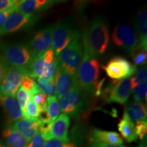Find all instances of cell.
<instances>
[{"instance_id": "obj_1", "label": "cell", "mask_w": 147, "mask_h": 147, "mask_svg": "<svg viewBox=\"0 0 147 147\" xmlns=\"http://www.w3.org/2000/svg\"><path fill=\"white\" fill-rule=\"evenodd\" d=\"M108 43L109 32L107 24L101 17L95 18L82 36L83 51L97 58L106 52Z\"/></svg>"}, {"instance_id": "obj_2", "label": "cell", "mask_w": 147, "mask_h": 147, "mask_svg": "<svg viewBox=\"0 0 147 147\" xmlns=\"http://www.w3.org/2000/svg\"><path fill=\"white\" fill-rule=\"evenodd\" d=\"M100 69V65L97 59L84 52L82 61L77 71L76 78L79 87L86 93L101 95L102 82L99 83L97 82Z\"/></svg>"}, {"instance_id": "obj_3", "label": "cell", "mask_w": 147, "mask_h": 147, "mask_svg": "<svg viewBox=\"0 0 147 147\" xmlns=\"http://www.w3.org/2000/svg\"><path fill=\"white\" fill-rule=\"evenodd\" d=\"M1 49L3 57L9 65L21 69L25 76L32 78V65L36 55L27 46L21 44L2 45Z\"/></svg>"}, {"instance_id": "obj_4", "label": "cell", "mask_w": 147, "mask_h": 147, "mask_svg": "<svg viewBox=\"0 0 147 147\" xmlns=\"http://www.w3.org/2000/svg\"><path fill=\"white\" fill-rule=\"evenodd\" d=\"M80 34L57 57L58 65L71 76L76 77L77 71L81 63L84 51L80 40Z\"/></svg>"}, {"instance_id": "obj_5", "label": "cell", "mask_w": 147, "mask_h": 147, "mask_svg": "<svg viewBox=\"0 0 147 147\" xmlns=\"http://www.w3.org/2000/svg\"><path fill=\"white\" fill-rule=\"evenodd\" d=\"M59 106L62 113L72 117H77L88 106L87 93L79 87L78 84L60 98Z\"/></svg>"}, {"instance_id": "obj_6", "label": "cell", "mask_w": 147, "mask_h": 147, "mask_svg": "<svg viewBox=\"0 0 147 147\" xmlns=\"http://www.w3.org/2000/svg\"><path fill=\"white\" fill-rule=\"evenodd\" d=\"M80 34L67 22L59 21L54 25L53 33L52 49L57 56Z\"/></svg>"}, {"instance_id": "obj_7", "label": "cell", "mask_w": 147, "mask_h": 147, "mask_svg": "<svg viewBox=\"0 0 147 147\" xmlns=\"http://www.w3.org/2000/svg\"><path fill=\"white\" fill-rule=\"evenodd\" d=\"M131 93V79L127 78L114 80L102 92V98L106 102L125 104Z\"/></svg>"}, {"instance_id": "obj_8", "label": "cell", "mask_w": 147, "mask_h": 147, "mask_svg": "<svg viewBox=\"0 0 147 147\" xmlns=\"http://www.w3.org/2000/svg\"><path fill=\"white\" fill-rule=\"evenodd\" d=\"M103 69L110 78L115 80L129 78L136 72V66L130 63L123 57L117 56L112 58Z\"/></svg>"}, {"instance_id": "obj_9", "label": "cell", "mask_w": 147, "mask_h": 147, "mask_svg": "<svg viewBox=\"0 0 147 147\" xmlns=\"http://www.w3.org/2000/svg\"><path fill=\"white\" fill-rule=\"evenodd\" d=\"M39 19V16L14 12L0 28V36L25 30L30 28Z\"/></svg>"}, {"instance_id": "obj_10", "label": "cell", "mask_w": 147, "mask_h": 147, "mask_svg": "<svg viewBox=\"0 0 147 147\" xmlns=\"http://www.w3.org/2000/svg\"><path fill=\"white\" fill-rule=\"evenodd\" d=\"M112 40L115 45L123 48L130 55L138 44L136 33L127 24L116 26L112 35Z\"/></svg>"}, {"instance_id": "obj_11", "label": "cell", "mask_w": 147, "mask_h": 147, "mask_svg": "<svg viewBox=\"0 0 147 147\" xmlns=\"http://www.w3.org/2000/svg\"><path fill=\"white\" fill-rule=\"evenodd\" d=\"M25 76L21 69L10 66L6 75L0 84V95L1 96L15 97L19 87L21 79Z\"/></svg>"}, {"instance_id": "obj_12", "label": "cell", "mask_w": 147, "mask_h": 147, "mask_svg": "<svg viewBox=\"0 0 147 147\" xmlns=\"http://www.w3.org/2000/svg\"><path fill=\"white\" fill-rule=\"evenodd\" d=\"M54 25L42 29L34 36L27 47L35 55L42 54L51 49Z\"/></svg>"}, {"instance_id": "obj_13", "label": "cell", "mask_w": 147, "mask_h": 147, "mask_svg": "<svg viewBox=\"0 0 147 147\" xmlns=\"http://www.w3.org/2000/svg\"><path fill=\"white\" fill-rule=\"evenodd\" d=\"M59 2L60 1L57 0H20L16 3V12L36 15V14L44 12Z\"/></svg>"}, {"instance_id": "obj_14", "label": "cell", "mask_w": 147, "mask_h": 147, "mask_svg": "<svg viewBox=\"0 0 147 147\" xmlns=\"http://www.w3.org/2000/svg\"><path fill=\"white\" fill-rule=\"evenodd\" d=\"M55 95L57 100H59L62 96L67 93L71 88L78 83L76 77L71 76L63 71L59 66H57L55 77Z\"/></svg>"}, {"instance_id": "obj_15", "label": "cell", "mask_w": 147, "mask_h": 147, "mask_svg": "<svg viewBox=\"0 0 147 147\" xmlns=\"http://www.w3.org/2000/svg\"><path fill=\"white\" fill-rule=\"evenodd\" d=\"M0 104L3 108L5 121L8 125L22 118L21 108L15 97L0 95Z\"/></svg>"}, {"instance_id": "obj_16", "label": "cell", "mask_w": 147, "mask_h": 147, "mask_svg": "<svg viewBox=\"0 0 147 147\" xmlns=\"http://www.w3.org/2000/svg\"><path fill=\"white\" fill-rule=\"evenodd\" d=\"M69 117L65 114H61L53 121L50 129L51 138L58 139L65 143L69 142L68 128Z\"/></svg>"}, {"instance_id": "obj_17", "label": "cell", "mask_w": 147, "mask_h": 147, "mask_svg": "<svg viewBox=\"0 0 147 147\" xmlns=\"http://www.w3.org/2000/svg\"><path fill=\"white\" fill-rule=\"evenodd\" d=\"M9 126L21 134L29 142L39 132L40 123L38 121H30L21 118Z\"/></svg>"}, {"instance_id": "obj_18", "label": "cell", "mask_w": 147, "mask_h": 147, "mask_svg": "<svg viewBox=\"0 0 147 147\" xmlns=\"http://www.w3.org/2000/svg\"><path fill=\"white\" fill-rule=\"evenodd\" d=\"M91 142L105 143L112 145H122L123 140L118 133L115 131H104L94 129L91 132Z\"/></svg>"}, {"instance_id": "obj_19", "label": "cell", "mask_w": 147, "mask_h": 147, "mask_svg": "<svg viewBox=\"0 0 147 147\" xmlns=\"http://www.w3.org/2000/svg\"><path fill=\"white\" fill-rule=\"evenodd\" d=\"M118 129L123 139L127 142H133L137 141L138 137L136 134L135 125L134 122L124 113L123 118L118 123Z\"/></svg>"}, {"instance_id": "obj_20", "label": "cell", "mask_w": 147, "mask_h": 147, "mask_svg": "<svg viewBox=\"0 0 147 147\" xmlns=\"http://www.w3.org/2000/svg\"><path fill=\"white\" fill-rule=\"evenodd\" d=\"M2 137L5 141V147H27L28 144L27 140L21 134L9 125L3 129Z\"/></svg>"}, {"instance_id": "obj_21", "label": "cell", "mask_w": 147, "mask_h": 147, "mask_svg": "<svg viewBox=\"0 0 147 147\" xmlns=\"http://www.w3.org/2000/svg\"><path fill=\"white\" fill-rule=\"evenodd\" d=\"M125 113L133 122L146 120V107L142 102H131L125 107Z\"/></svg>"}, {"instance_id": "obj_22", "label": "cell", "mask_w": 147, "mask_h": 147, "mask_svg": "<svg viewBox=\"0 0 147 147\" xmlns=\"http://www.w3.org/2000/svg\"><path fill=\"white\" fill-rule=\"evenodd\" d=\"M136 25L139 35L138 45L147 49V13L146 8H143L138 14Z\"/></svg>"}, {"instance_id": "obj_23", "label": "cell", "mask_w": 147, "mask_h": 147, "mask_svg": "<svg viewBox=\"0 0 147 147\" xmlns=\"http://www.w3.org/2000/svg\"><path fill=\"white\" fill-rule=\"evenodd\" d=\"M40 110L38 106L30 98L26 106L22 110V117L23 119L30 121H38Z\"/></svg>"}, {"instance_id": "obj_24", "label": "cell", "mask_w": 147, "mask_h": 147, "mask_svg": "<svg viewBox=\"0 0 147 147\" xmlns=\"http://www.w3.org/2000/svg\"><path fill=\"white\" fill-rule=\"evenodd\" d=\"M47 112L51 122H53L58 117L60 106L56 96H49L47 98Z\"/></svg>"}, {"instance_id": "obj_25", "label": "cell", "mask_w": 147, "mask_h": 147, "mask_svg": "<svg viewBox=\"0 0 147 147\" xmlns=\"http://www.w3.org/2000/svg\"><path fill=\"white\" fill-rule=\"evenodd\" d=\"M21 87L30 94L31 96L36 94L37 93L42 92L39 86L36 81L31 77L27 76H23L21 79Z\"/></svg>"}, {"instance_id": "obj_26", "label": "cell", "mask_w": 147, "mask_h": 147, "mask_svg": "<svg viewBox=\"0 0 147 147\" xmlns=\"http://www.w3.org/2000/svg\"><path fill=\"white\" fill-rule=\"evenodd\" d=\"M39 87L42 91L46 95L49 96H55V80L53 79H47L43 78H37Z\"/></svg>"}, {"instance_id": "obj_27", "label": "cell", "mask_w": 147, "mask_h": 147, "mask_svg": "<svg viewBox=\"0 0 147 147\" xmlns=\"http://www.w3.org/2000/svg\"><path fill=\"white\" fill-rule=\"evenodd\" d=\"M131 56L133 58L134 63L136 65H144L146 63L147 54L146 49L137 45L132 52Z\"/></svg>"}, {"instance_id": "obj_28", "label": "cell", "mask_w": 147, "mask_h": 147, "mask_svg": "<svg viewBox=\"0 0 147 147\" xmlns=\"http://www.w3.org/2000/svg\"><path fill=\"white\" fill-rule=\"evenodd\" d=\"M146 92L147 82L144 80L133 89L132 96L135 102H142L144 99L146 100Z\"/></svg>"}, {"instance_id": "obj_29", "label": "cell", "mask_w": 147, "mask_h": 147, "mask_svg": "<svg viewBox=\"0 0 147 147\" xmlns=\"http://www.w3.org/2000/svg\"><path fill=\"white\" fill-rule=\"evenodd\" d=\"M147 69L146 66H142L140 68L137 69L135 76L131 79V89H134L144 80H146Z\"/></svg>"}, {"instance_id": "obj_30", "label": "cell", "mask_w": 147, "mask_h": 147, "mask_svg": "<svg viewBox=\"0 0 147 147\" xmlns=\"http://www.w3.org/2000/svg\"><path fill=\"white\" fill-rule=\"evenodd\" d=\"M32 100L38 106L40 111L47 110V97L43 92L37 93L32 95Z\"/></svg>"}, {"instance_id": "obj_31", "label": "cell", "mask_w": 147, "mask_h": 147, "mask_svg": "<svg viewBox=\"0 0 147 147\" xmlns=\"http://www.w3.org/2000/svg\"><path fill=\"white\" fill-rule=\"evenodd\" d=\"M30 98V94L27 93V91H25L23 88L21 87L18 90L17 93H16V99H17L18 104L21 108V111L26 106L27 102H29Z\"/></svg>"}, {"instance_id": "obj_32", "label": "cell", "mask_w": 147, "mask_h": 147, "mask_svg": "<svg viewBox=\"0 0 147 147\" xmlns=\"http://www.w3.org/2000/svg\"><path fill=\"white\" fill-rule=\"evenodd\" d=\"M135 130L137 137L139 138L140 140H143L146 138L147 133L146 120L137 121L135 126Z\"/></svg>"}, {"instance_id": "obj_33", "label": "cell", "mask_w": 147, "mask_h": 147, "mask_svg": "<svg viewBox=\"0 0 147 147\" xmlns=\"http://www.w3.org/2000/svg\"><path fill=\"white\" fill-rule=\"evenodd\" d=\"M10 65L2 55H0V84L8 72Z\"/></svg>"}, {"instance_id": "obj_34", "label": "cell", "mask_w": 147, "mask_h": 147, "mask_svg": "<svg viewBox=\"0 0 147 147\" xmlns=\"http://www.w3.org/2000/svg\"><path fill=\"white\" fill-rule=\"evenodd\" d=\"M45 140L38 132L27 144V147H44Z\"/></svg>"}, {"instance_id": "obj_35", "label": "cell", "mask_w": 147, "mask_h": 147, "mask_svg": "<svg viewBox=\"0 0 147 147\" xmlns=\"http://www.w3.org/2000/svg\"><path fill=\"white\" fill-rule=\"evenodd\" d=\"M42 57H43V59L46 63H51L56 60V55H55L52 48H51L42 54Z\"/></svg>"}, {"instance_id": "obj_36", "label": "cell", "mask_w": 147, "mask_h": 147, "mask_svg": "<svg viewBox=\"0 0 147 147\" xmlns=\"http://www.w3.org/2000/svg\"><path fill=\"white\" fill-rule=\"evenodd\" d=\"M16 2V0H0V12L13 8Z\"/></svg>"}, {"instance_id": "obj_37", "label": "cell", "mask_w": 147, "mask_h": 147, "mask_svg": "<svg viewBox=\"0 0 147 147\" xmlns=\"http://www.w3.org/2000/svg\"><path fill=\"white\" fill-rule=\"evenodd\" d=\"M16 4L15 5V6L13 7V8L9 9V10H7L5 11H3V12H0V28L2 27V25L5 23V22L6 21V20L8 19V18L10 16V14H12L13 12H16Z\"/></svg>"}, {"instance_id": "obj_38", "label": "cell", "mask_w": 147, "mask_h": 147, "mask_svg": "<svg viewBox=\"0 0 147 147\" xmlns=\"http://www.w3.org/2000/svg\"><path fill=\"white\" fill-rule=\"evenodd\" d=\"M65 143L58 139L53 138L47 141L45 143L44 147H63Z\"/></svg>"}, {"instance_id": "obj_39", "label": "cell", "mask_w": 147, "mask_h": 147, "mask_svg": "<svg viewBox=\"0 0 147 147\" xmlns=\"http://www.w3.org/2000/svg\"><path fill=\"white\" fill-rule=\"evenodd\" d=\"M91 147H126L124 145H112L108 144L105 143H101V142H93L91 143Z\"/></svg>"}, {"instance_id": "obj_40", "label": "cell", "mask_w": 147, "mask_h": 147, "mask_svg": "<svg viewBox=\"0 0 147 147\" xmlns=\"http://www.w3.org/2000/svg\"><path fill=\"white\" fill-rule=\"evenodd\" d=\"M63 147H76V145L74 144H73V143H65V144H64Z\"/></svg>"}, {"instance_id": "obj_41", "label": "cell", "mask_w": 147, "mask_h": 147, "mask_svg": "<svg viewBox=\"0 0 147 147\" xmlns=\"http://www.w3.org/2000/svg\"><path fill=\"white\" fill-rule=\"evenodd\" d=\"M138 147H146V145L144 144H143V143H142V144H141Z\"/></svg>"}, {"instance_id": "obj_42", "label": "cell", "mask_w": 147, "mask_h": 147, "mask_svg": "<svg viewBox=\"0 0 147 147\" xmlns=\"http://www.w3.org/2000/svg\"><path fill=\"white\" fill-rule=\"evenodd\" d=\"M0 147H5L4 145L3 144V143L1 142V141H0Z\"/></svg>"}]
</instances>
